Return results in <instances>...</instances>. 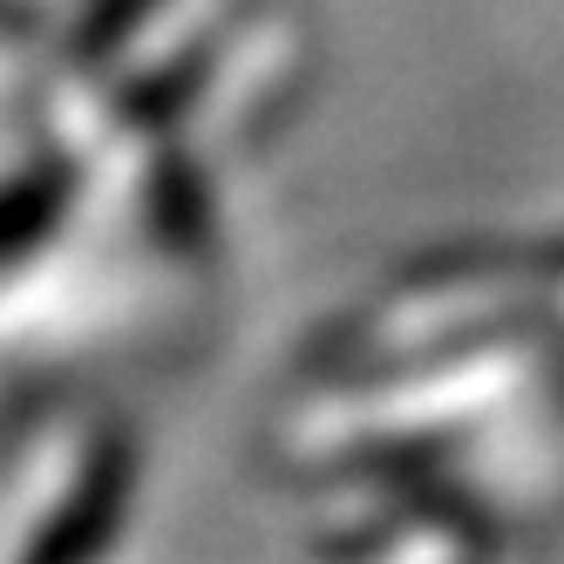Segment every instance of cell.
Instances as JSON below:
<instances>
[{
	"label": "cell",
	"instance_id": "cell-3",
	"mask_svg": "<svg viewBox=\"0 0 564 564\" xmlns=\"http://www.w3.org/2000/svg\"><path fill=\"white\" fill-rule=\"evenodd\" d=\"M306 68H313L306 21L293 8H279V0H252L218 42V55H212L177 130L191 137V150L212 171H225L231 156H252L300 109Z\"/></svg>",
	"mask_w": 564,
	"mask_h": 564
},
{
	"label": "cell",
	"instance_id": "cell-4",
	"mask_svg": "<svg viewBox=\"0 0 564 564\" xmlns=\"http://www.w3.org/2000/svg\"><path fill=\"white\" fill-rule=\"evenodd\" d=\"M75 205V171L55 150H34L28 164L0 171V272H14Z\"/></svg>",
	"mask_w": 564,
	"mask_h": 564
},
{
	"label": "cell",
	"instance_id": "cell-1",
	"mask_svg": "<svg viewBox=\"0 0 564 564\" xmlns=\"http://www.w3.org/2000/svg\"><path fill=\"white\" fill-rule=\"evenodd\" d=\"M564 265V231L544 238H476L381 272L300 347V381H347L381 368L497 347L538 334Z\"/></svg>",
	"mask_w": 564,
	"mask_h": 564
},
{
	"label": "cell",
	"instance_id": "cell-2",
	"mask_svg": "<svg viewBox=\"0 0 564 564\" xmlns=\"http://www.w3.org/2000/svg\"><path fill=\"white\" fill-rule=\"evenodd\" d=\"M130 503V435L116 415H62L0 482V564H96Z\"/></svg>",
	"mask_w": 564,
	"mask_h": 564
}]
</instances>
